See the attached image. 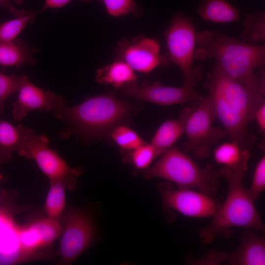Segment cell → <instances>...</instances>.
I'll return each instance as SVG.
<instances>
[{
	"label": "cell",
	"mask_w": 265,
	"mask_h": 265,
	"mask_svg": "<svg viewBox=\"0 0 265 265\" xmlns=\"http://www.w3.org/2000/svg\"><path fill=\"white\" fill-rule=\"evenodd\" d=\"M258 68V74L239 80L226 74L216 64L208 74L205 84L216 117L231 141L250 151L256 139L248 126L265 103V65Z\"/></svg>",
	"instance_id": "cell-1"
},
{
	"label": "cell",
	"mask_w": 265,
	"mask_h": 265,
	"mask_svg": "<svg viewBox=\"0 0 265 265\" xmlns=\"http://www.w3.org/2000/svg\"><path fill=\"white\" fill-rule=\"evenodd\" d=\"M141 109L116 98L113 93L87 98L81 104L67 106L55 111L54 116L67 123L71 132L89 141L107 140L117 126L126 124Z\"/></svg>",
	"instance_id": "cell-2"
},
{
	"label": "cell",
	"mask_w": 265,
	"mask_h": 265,
	"mask_svg": "<svg viewBox=\"0 0 265 265\" xmlns=\"http://www.w3.org/2000/svg\"><path fill=\"white\" fill-rule=\"evenodd\" d=\"M219 172L228 183L227 195L224 203L212 217L210 225L199 230L203 242L210 244L219 236L229 238L234 228L264 233V224L243 185L247 170L223 166Z\"/></svg>",
	"instance_id": "cell-3"
},
{
	"label": "cell",
	"mask_w": 265,
	"mask_h": 265,
	"mask_svg": "<svg viewBox=\"0 0 265 265\" xmlns=\"http://www.w3.org/2000/svg\"><path fill=\"white\" fill-rule=\"evenodd\" d=\"M194 58H213L230 77L239 80L251 77L265 65V46L248 44L241 40L204 30L196 33Z\"/></svg>",
	"instance_id": "cell-4"
},
{
	"label": "cell",
	"mask_w": 265,
	"mask_h": 265,
	"mask_svg": "<svg viewBox=\"0 0 265 265\" xmlns=\"http://www.w3.org/2000/svg\"><path fill=\"white\" fill-rule=\"evenodd\" d=\"M219 171L212 165L199 167L193 160L173 146L144 172L146 179L159 178L174 183L179 188H196L212 197L216 195L219 186Z\"/></svg>",
	"instance_id": "cell-5"
},
{
	"label": "cell",
	"mask_w": 265,
	"mask_h": 265,
	"mask_svg": "<svg viewBox=\"0 0 265 265\" xmlns=\"http://www.w3.org/2000/svg\"><path fill=\"white\" fill-rule=\"evenodd\" d=\"M196 33L192 19L183 13L175 14L164 32L171 62L180 69L184 86L194 88L201 80L203 70L194 67Z\"/></svg>",
	"instance_id": "cell-6"
},
{
	"label": "cell",
	"mask_w": 265,
	"mask_h": 265,
	"mask_svg": "<svg viewBox=\"0 0 265 265\" xmlns=\"http://www.w3.org/2000/svg\"><path fill=\"white\" fill-rule=\"evenodd\" d=\"M193 108L187 118L185 130L187 140L185 150L199 159L209 157L214 145L227 135L224 129L213 126L216 118L212 104L207 96Z\"/></svg>",
	"instance_id": "cell-7"
},
{
	"label": "cell",
	"mask_w": 265,
	"mask_h": 265,
	"mask_svg": "<svg viewBox=\"0 0 265 265\" xmlns=\"http://www.w3.org/2000/svg\"><path fill=\"white\" fill-rule=\"evenodd\" d=\"M49 139L44 135H37L32 130L18 151L20 156L34 160L50 182H75L74 176L80 174L71 169L54 151L48 147Z\"/></svg>",
	"instance_id": "cell-8"
},
{
	"label": "cell",
	"mask_w": 265,
	"mask_h": 265,
	"mask_svg": "<svg viewBox=\"0 0 265 265\" xmlns=\"http://www.w3.org/2000/svg\"><path fill=\"white\" fill-rule=\"evenodd\" d=\"M57 255L60 263L73 262L91 244L94 237L92 220L84 212L72 210L65 216Z\"/></svg>",
	"instance_id": "cell-9"
},
{
	"label": "cell",
	"mask_w": 265,
	"mask_h": 265,
	"mask_svg": "<svg viewBox=\"0 0 265 265\" xmlns=\"http://www.w3.org/2000/svg\"><path fill=\"white\" fill-rule=\"evenodd\" d=\"M158 189L165 209H171L186 216L212 217L221 205L213 197L191 189L175 188L169 183L159 184Z\"/></svg>",
	"instance_id": "cell-10"
},
{
	"label": "cell",
	"mask_w": 265,
	"mask_h": 265,
	"mask_svg": "<svg viewBox=\"0 0 265 265\" xmlns=\"http://www.w3.org/2000/svg\"><path fill=\"white\" fill-rule=\"evenodd\" d=\"M115 53L118 59L125 62L133 70L142 73L171 63L167 55L161 54L156 40L141 36L131 41L122 39L118 43Z\"/></svg>",
	"instance_id": "cell-11"
},
{
	"label": "cell",
	"mask_w": 265,
	"mask_h": 265,
	"mask_svg": "<svg viewBox=\"0 0 265 265\" xmlns=\"http://www.w3.org/2000/svg\"><path fill=\"white\" fill-rule=\"evenodd\" d=\"M194 88L164 86L159 81L139 85L137 81L128 83L120 89L124 97L150 102L160 106H170L188 103H199L204 98Z\"/></svg>",
	"instance_id": "cell-12"
},
{
	"label": "cell",
	"mask_w": 265,
	"mask_h": 265,
	"mask_svg": "<svg viewBox=\"0 0 265 265\" xmlns=\"http://www.w3.org/2000/svg\"><path fill=\"white\" fill-rule=\"evenodd\" d=\"M259 231L247 229L241 235V241L236 250L231 253L212 250L190 264L216 265L225 261L233 265H265V238Z\"/></svg>",
	"instance_id": "cell-13"
},
{
	"label": "cell",
	"mask_w": 265,
	"mask_h": 265,
	"mask_svg": "<svg viewBox=\"0 0 265 265\" xmlns=\"http://www.w3.org/2000/svg\"><path fill=\"white\" fill-rule=\"evenodd\" d=\"M16 100L12 104L15 120L25 117L33 110L55 111L66 106L64 99L50 91H44L32 84L26 75L23 79Z\"/></svg>",
	"instance_id": "cell-14"
},
{
	"label": "cell",
	"mask_w": 265,
	"mask_h": 265,
	"mask_svg": "<svg viewBox=\"0 0 265 265\" xmlns=\"http://www.w3.org/2000/svg\"><path fill=\"white\" fill-rule=\"evenodd\" d=\"M20 228L14 217L0 227V265L49 260L54 256L49 252L34 253L24 248L19 238Z\"/></svg>",
	"instance_id": "cell-15"
},
{
	"label": "cell",
	"mask_w": 265,
	"mask_h": 265,
	"mask_svg": "<svg viewBox=\"0 0 265 265\" xmlns=\"http://www.w3.org/2000/svg\"><path fill=\"white\" fill-rule=\"evenodd\" d=\"M193 108L186 106L182 110L178 119L168 120L160 125L150 142L157 157L173 146L185 133L186 123Z\"/></svg>",
	"instance_id": "cell-16"
},
{
	"label": "cell",
	"mask_w": 265,
	"mask_h": 265,
	"mask_svg": "<svg viewBox=\"0 0 265 265\" xmlns=\"http://www.w3.org/2000/svg\"><path fill=\"white\" fill-rule=\"evenodd\" d=\"M24 227L31 245L38 250H44L54 242L63 230L59 219L47 216L34 220Z\"/></svg>",
	"instance_id": "cell-17"
},
{
	"label": "cell",
	"mask_w": 265,
	"mask_h": 265,
	"mask_svg": "<svg viewBox=\"0 0 265 265\" xmlns=\"http://www.w3.org/2000/svg\"><path fill=\"white\" fill-rule=\"evenodd\" d=\"M39 51V49L19 38L0 42V65L17 68L26 63L33 65L36 62L33 55Z\"/></svg>",
	"instance_id": "cell-18"
},
{
	"label": "cell",
	"mask_w": 265,
	"mask_h": 265,
	"mask_svg": "<svg viewBox=\"0 0 265 265\" xmlns=\"http://www.w3.org/2000/svg\"><path fill=\"white\" fill-rule=\"evenodd\" d=\"M30 131L21 125L15 126L5 121L0 122V163L9 161L12 153L19 150Z\"/></svg>",
	"instance_id": "cell-19"
},
{
	"label": "cell",
	"mask_w": 265,
	"mask_h": 265,
	"mask_svg": "<svg viewBox=\"0 0 265 265\" xmlns=\"http://www.w3.org/2000/svg\"><path fill=\"white\" fill-rule=\"evenodd\" d=\"M197 8L199 15L204 20L215 23H228L239 20L240 12L226 0H201Z\"/></svg>",
	"instance_id": "cell-20"
},
{
	"label": "cell",
	"mask_w": 265,
	"mask_h": 265,
	"mask_svg": "<svg viewBox=\"0 0 265 265\" xmlns=\"http://www.w3.org/2000/svg\"><path fill=\"white\" fill-rule=\"evenodd\" d=\"M136 80L134 70L120 59L98 69L96 76V80L98 83L111 85L117 88H121Z\"/></svg>",
	"instance_id": "cell-21"
},
{
	"label": "cell",
	"mask_w": 265,
	"mask_h": 265,
	"mask_svg": "<svg viewBox=\"0 0 265 265\" xmlns=\"http://www.w3.org/2000/svg\"><path fill=\"white\" fill-rule=\"evenodd\" d=\"M251 156L250 150L243 149L231 141L219 145L213 151V157L217 163L235 169L247 171Z\"/></svg>",
	"instance_id": "cell-22"
},
{
	"label": "cell",
	"mask_w": 265,
	"mask_h": 265,
	"mask_svg": "<svg viewBox=\"0 0 265 265\" xmlns=\"http://www.w3.org/2000/svg\"><path fill=\"white\" fill-rule=\"evenodd\" d=\"M49 189L45 204L47 216L59 219L65 206L66 187H72L74 183L65 181L50 182Z\"/></svg>",
	"instance_id": "cell-23"
},
{
	"label": "cell",
	"mask_w": 265,
	"mask_h": 265,
	"mask_svg": "<svg viewBox=\"0 0 265 265\" xmlns=\"http://www.w3.org/2000/svg\"><path fill=\"white\" fill-rule=\"evenodd\" d=\"M240 40L252 45L265 41V13L257 11L247 13L243 22V29L240 35Z\"/></svg>",
	"instance_id": "cell-24"
},
{
	"label": "cell",
	"mask_w": 265,
	"mask_h": 265,
	"mask_svg": "<svg viewBox=\"0 0 265 265\" xmlns=\"http://www.w3.org/2000/svg\"><path fill=\"white\" fill-rule=\"evenodd\" d=\"M36 12L23 10L16 18L0 24V42L12 41L17 38L24 28L33 22Z\"/></svg>",
	"instance_id": "cell-25"
},
{
	"label": "cell",
	"mask_w": 265,
	"mask_h": 265,
	"mask_svg": "<svg viewBox=\"0 0 265 265\" xmlns=\"http://www.w3.org/2000/svg\"><path fill=\"white\" fill-rule=\"evenodd\" d=\"M112 139L120 148L128 151L133 150L146 142L138 134L126 124L117 126L112 131Z\"/></svg>",
	"instance_id": "cell-26"
},
{
	"label": "cell",
	"mask_w": 265,
	"mask_h": 265,
	"mask_svg": "<svg viewBox=\"0 0 265 265\" xmlns=\"http://www.w3.org/2000/svg\"><path fill=\"white\" fill-rule=\"evenodd\" d=\"M104 5L107 13L118 17L129 14L137 16L140 10L134 0H100Z\"/></svg>",
	"instance_id": "cell-27"
},
{
	"label": "cell",
	"mask_w": 265,
	"mask_h": 265,
	"mask_svg": "<svg viewBox=\"0 0 265 265\" xmlns=\"http://www.w3.org/2000/svg\"><path fill=\"white\" fill-rule=\"evenodd\" d=\"M126 156L137 169H147L157 157L154 148L150 143H145L137 148L129 151Z\"/></svg>",
	"instance_id": "cell-28"
},
{
	"label": "cell",
	"mask_w": 265,
	"mask_h": 265,
	"mask_svg": "<svg viewBox=\"0 0 265 265\" xmlns=\"http://www.w3.org/2000/svg\"><path fill=\"white\" fill-rule=\"evenodd\" d=\"M265 189V156L264 155L257 163L253 175L250 186L246 189L247 193L254 202Z\"/></svg>",
	"instance_id": "cell-29"
},
{
	"label": "cell",
	"mask_w": 265,
	"mask_h": 265,
	"mask_svg": "<svg viewBox=\"0 0 265 265\" xmlns=\"http://www.w3.org/2000/svg\"><path fill=\"white\" fill-rule=\"evenodd\" d=\"M23 76L0 73V104L4 105L9 96L18 91Z\"/></svg>",
	"instance_id": "cell-30"
},
{
	"label": "cell",
	"mask_w": 265,
	"mask_h": 265,
	"mask_svg": "<svg viewBox=\"0 0 265 265\" xmlns=\"http://www.w3.org/2000/svg\"><path fill=\"white\" fill-rule=\"evenodd\" d=\"M254 120L258 125L260 132L265 137V102L257 109L255 113Z\"/></svg>",
	"instance_id": "cell-31"
},
{
	"label": "cell",
	"mask_w": 265,
	"mask_h": 265,
	"mask_svg": "<svg viewBox=\"0 0 265 265\" xmlns=\"http://www.w3.org/2000/svg\"><path fill=\"white\" fill-rule=\"evenodd\" d=\"M13 207L4 203H0V227L8 220L14 217L15 212Z\"/></svg>",
	"instance_id": "cell-32"
},
{
	"label": "cell",
	"mask_w": 265,
	"mask_h": 265,
	"mask_svg": "<svg viewBox=\"0 0 265 265\" xmlns=\"http://www.w3.org/2000/svg\"><path fill=\"white\" fill-rule=\"evenodd\" d=\"M73 0H45L44 4L40 10L41 11L45 10L48 8H61ZM83 2L90 1L91 0H81Z\"/></svg>",
	"instance_id": "cell-33"
},
{
	"label": "cell",
	"mask_w": 265,
	"mask_h": 265,
	"mask_svg": "<svg viewBox=\"0 0 265 265\" xmlns=\"http://www.w3.org/2000/svg\"><path fill=\"white\" fill-rule=\"evenodd\" d=\"M0 6L2 8L8 10L14 17L19 16L23 11L22 10H18L15 8L10 3L9 0H0Z\"/></svg>",
	"instance_id": "cell-34"
},
{
	"label": "cell",
	"mask_w": 265,
	"mask_h": 265,
	"mask_svg": "<svg viewBox=\"0 0 265 265\" xmlns=\"http://www.w3.org/2000/svg\"><path fill=\"white\" fill-rule=\"evenodd\" d=\"M24 0H15V2L17 5L22 4Z\"/></svg>",
	"instance_id": "cell-35"
},
{
	"label": "cell",
	"mask_w": 265,
	"mask_h": 265,
	"mask_svg": "<svg viewBox=\"0 0 265 265\" xmlns=\"http://www.w3.org/2000/svg\"><path fill=\"white\" fill-rule=\"evenodd\" d=\"M3 106H4L3 104H0V113L2 111L3 109Z\"/></svg>",
	"instance_id": "cell-36"
},
{
	"label": "cell",
	"mask_w": 265,
	"mask_h": 265,
	"mask_svg": "<svg viewBox=\"0 0 265 265\" xmlns=\"http://www.w3.org/2000/svg\"><path fill=\"white\" fill-rule=\"evenodd\" d=\"M1 179V175H0V181Z\"/></svg>",
	"instance_id": "cell-37"
}]
</instances>
